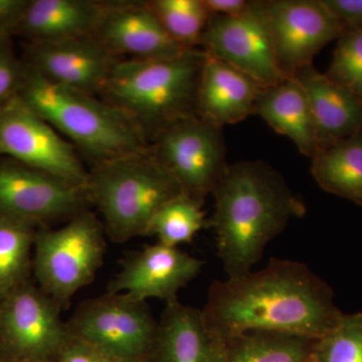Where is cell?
Segmentation results:
<instances>
[{"label": "cell", "mask_w": 362, "mask_h": 362, "mask_svg": "<svg viewBox=\"0 0 362 362\" xmlns=\"http://www.w3.org/2000/svg\"><path fill=\"white\" fill-rule=\"evenodd\" d=\"M204 51L264 86L286 78L279 68L270 35L252 1L247 13L213 16L202 35Z\"/></svg>", "instance_id": "12"}, {"label": "cell", "mask_w": 362, "mask_h": 362, "mask_svg": "<svg viewBox=\"0 0 362 362\" xmlns=\"http://www.w3.org/2000/svg\"><path fill=\"white\" fill-rule=\"evenodd\" d=\"M204 262L180 247L160 243L145 247L128 259L109 286V293L145 302L177 299L178 292L201 273Z\"/></svg>", "instance_id": "15"}, {"label": "cell", "mask_w": 362, "mask_h": 362, "mask_svg": "<svg viewBox=\"0 0 362 362\" xmlns=\"http://www.w3.org/2000/svg\"><path fill=\"white\" fill-rule=\"evenodd\" d=\"M265 23L279 68L294 77L314 57L343 33L321 0H255Z\"/></svg>", "instance_id": "10"}, {"label": "cell", "mask_w": 362, "mask_h": 362, "mask_svg": "<svg viewBox=\"0 0 362 362\" xmlns=\"http://www.w3.org/2000/svg\"><path fill=\"white\" fill-rule=\"evenodd\" d=\"M343 33L362 26V0H321Z\"/></svg>", "instance_id": "30"}, {"label": "cell", "mask_w": 362, "mask_h": 362, "mask_svg": "<svg viewBox=\"0 0 362 362\" xmlns=\"http://www.w3.org/2000/svg\"><path fill=\"white\" fill-rule=\"evenodd\" d=\"M311 160L312 176L324 192L362 206V129L319 149Z\"/></svg>", "instance_id": "22"}, {"label": "cell", "mask_w": 362, "mask_h": 362, "mask_svg": "<svg viewBox=\"0 0 362 362\" xmlns=\"http://www.w3.org/2000/svg\"><path fill=\"white\" fill-rule=\"evenodd\" d=\"M66 328L110 361L134 362L156 346L158 323L145 302L108 292L86 302Z\"/></svg>", "instance_id": "7"}, {"label": "cell", "mask_w": 362, "mask_h": 362, "mask_svg": "<svg viewBox=\"0 0 362 362\" xmlns=\"http://www.w3.org/2000/svg\"><path fill=\"white\" fill-rule=\"evenodd\" d=\"M18 97L93 163L150 150L132 120L108 102L49 82L26 65Z\"/></svg>", "instance_id": "4"}, {"label": "cell", "mask_w": 362, "mask_h": 362, "mask_svg": "<svg viewBox=\"0 0 362 362\" xmlns=\"http://www.w3.org/2000/svg\"><path fill=\"white\" fill-rule=\"evenodd\" d=\"M206 59L199 47L173 58L120 59L100 97L129 117L151 145L169 126L199 116Z\"/></svg>", "instance_id": "3"}, {"label": "cell", "mask_w": 362, "mask_h": 362, "mask_svg": "<svg viewBox=\"0 0 362 362\" xmlns=\"http://www.w3.org/2000/svg\"><path fill=\"white\" fill-rule=\"evenodd\" d=\"M33 240L30 226L0 218V295L23 285Z\"/></svg>", "instance_id": "26"}, {"label": "cell", "mask_w": 362, "mask_h": 362, "mask_svg": "<svg viewBox=\"0 0 362 362\" xmlns=\"http://www.w3.org/2000/svg\"><path fill=\"white\" fill-rule=\"evenodd\" d=\"M0 157L87 187L76 147L18 96L0 110Z\"/></svg>", "instance_id": "9"}, {"label": "cell", "mask_w": 362, "mask_h": 362, "mask_svg": "<svg viewBox=\"0 0 362 362\" xmlns=\"http://www.w3.org/2000/svg\"><path fill=\"white\" fill-rule=\"evenodd\" d=\"M150 148L183 192L202 202L214 192L230 165L223 128L199 116L169 126L156 136Z\"/></svg>", "instance_id": "8"}, {"label": "cell", "mask_w": 362, "mask_h": 362, "mask_svg": "<svg viewBox=\"0 0 362 362\" xmlns=\"http://www.w3.org/2000/svg\"><path fill=\"white\" fill-rule=\"evenodd\" d=\"M279 134L291 139L300 153L313 158L319 150L318 135L308 96L295 77L263 88L255 107Z\"/></svg>", "instance_id": "21"}, {"label": "cell", "mask_w": 362, "mask_h": 362, "mask_svg": "<svg viewBox=\"0 0 362 362\" xmlns=\"http://www.w3.org/2000/svg\"><path fill=\"white\" fill-rule=\"evenodd\" d=\"M26 64L16 56L11 37H0V110L18 96Z\"/></svg>", "instance_id": "29"}, {"label": "cell", "mask_w": 362, "mask_h": 362, "mask_svg": "<svg viewBox=\"0 0 362 362\" xmlns=\"http://www.w3.org/2000/svg\"><path fill=\"white\" fill-rule=\"evenodd\" d=\"M94 37L130 59L173 58L190 49L171 39L148 1H107Z\"/></svg>", "instance_id": "16"}, {"label": "cell", "mask_w": 362, "mask_h": 362, "mask_svg": "<svg viewBox=\"0 0 362 362\" xmlns=\"http://www.w3.org/2000/svg\"><path fill=\"white\" fill-rule=\"evenodd\" d=\"M59 354V362H113L87 343L70 334Z\"/></svg>", "instance_id": "31"}, {"label": "cell", "mask_w": 362, "mask_h": 362, "mask_svg": "<svg viewBox=\"0 0 362 362\" xmlns=\"http://www.w3.org/2000/svg\"><path fill=\"white\" fill-rule=\"evenodd\" d=\"M87 188L0 157V218L32 226L84 211Z\"/></svg>", "instance_id": "11"}, {"label": "cell", "mask_w": 362, "mask_h": 362, "mask_svg": "<svg viewBox=\"0 0 362 362\" xmlns=\"http://www.w3.org/2000/svg\"><path fill=\"white\" fill-rule=\"evenodd\" d=\"M325 75L362 100V26L340 35Z\"/></svg>", "instance_id": "28"}, {"label": "cell", "mask_w": 362, "mask_h": 362, "mask_svg": "<svg viewBox=\"0 0 362 362\" xmlns=\"http://www.w3.org/2000/svg\"><path fill=\"white\" fill-rule=\"evenodd\" d=\"M202 311L226 340L249 332L318 340L343 315L330 286L306 264L274 258L261 270L216 281Z\"/></svg>", "instance_id": "1"}, {"label": "cell", "mask_w": 362, "mask_h": 362, "mask_svg": "<svg viewBox=\"0 0 362 362\" xmlns=\"http://www.w3.org/2000/svg\"><path fill=\"white\" fill-rule=\"evenodd\" d=\"M120 59L94 35L28 42L25 63L54 84L97 96Z\"/></svg>", "instance_id": "13"}, {"label": "cell", "mask_w": 362, "mask_h": 362, "mask_svg": "<svg viewBox=\"0 0 362 362\" xmlns=\"http://www.w3.org/2000/svg\"><path fill=\"white\" fill-rule=\"evenodd\" d=\"M204 202L182 194L168 202L150 226L148 235H156L165 246L180 247L192 242L197 233L207 226Z\"/></svg>", "instance_id": "24"}, {"label": "cell", "mask_w": 362, "mask_h": 362, "mask_svg": "<svg viewBox=\"0 0 362 362\" xmlns=\"http://www.w3.org/2000/svg\"><path fill=\"white\" fill-rule=\"evenodd\" d=\"M61 310L42 289L21 285L4 297L0 331L21 354L40 357L61 352L69 337Z\"/></svg>", "instance_id": "14"}, {"label": "cell", "mask_w": 362, "mask_h": 362, "mask_svg": "<svg viewBox=\"0 0 362 362\" xmlns=\"http://www.w3.org/2000/svg\"><path fill=\"white\" fill-rule=\"evenodd\" d=\"M211 16H235L247 13L252 8L249 0H202Z\"/></svg>", "instance_id": "33"}, {"label": "cell", "mask_w": 362, "mask_h": 362, "mask_svg": "<svg viewBox=\"0 0 362 362\" xmlns=\"http://www.w3.org/2000/svg\"><path fill=\"white\" fill-rule=\"evenodd\" d=\"M148 4L175 42L185 49L201 45L211 20L202 0H152Z\"/></svg>", "instance_id": "25"}, {"label": "cell", "mask_w": 362, "mask_h": 362, "mask_svg": "<svg viewBox=\"0 0 362 362\" xmlns=\"http://www.w3.org/2000/svg\"><path fill=\"white\" fill-rule=\"evenodd\" d=\"M312 362H362V313L344 314L316 340Z\"/></svg>", "instance_id": "27"}, {"label": "cell", "mask_w": 362, "mask_h": 362, "mask_svg": "<svg viewBox=\"0 0 362 362\" xmlns=\"http://www.w3.org/2000/svg\"><path fill=\"white\" fill-rule=\"evenodd\" d=\"M315 343L280 333H245L228 340L226 362H312Z\"/></svg>", "instance_id": "23"}, {"label": "cell", "mask_w": 362, "mask_h": 362, "mask_svg": "<svg viewBox=\"0 0 362 362\" xmlns=\"http://www.w3.org/2000/svg\"><path fill=\"white\" fill-rule=\"evenodd\" d=\"M158 362H226L228 340L214 332L204 311L181 303H166L158 323Z\"/></svg>", "instance_id": "17"}, {"label": "cell", "mask_w": 362, "mask_h": 362, "mask_svg": "<svg viewBox=\"0 0 362 362\" xmlns=\"http://www.w3.org/2000/svg\"><path fill=\"white\" fill-rule=\"evenodd\" d=\"M106 4L98 0H28L13 35L30 42L90 37L96 32Z\"/></svg>", "instance_id": "20"}, {"label": "cell", "mask_w": 362, "mask_h": 362, "mask_svg": "<svg viewBox=\"0 0 362 362\" xmlns=\"http://www.w3.org/2000/svg\"><path fill=\"white\" fill-rule=\"evenodd\" d=\"M264 86L246 74L206 52L197 98V113L220 126L239 123L255 115V107Z\"/></svg>", "instance_id": "18"}, {"label": "cell", "mask_w": 362, "mask_h": 362, "mask_svg": "<svg viewBox=\"0 0 362 362\" xmlns=\"http://www.w3.org/2000/svg\"><path fill=\"white\" fill-rule=\"evenodd\" d=\"M28 0H0V37H13Z\"/></svg>", "instance_id": "32"}, {"label": "cell", "mask_w": 362, "mask_h": 362, "mask_svg": "<svg viewBox=\"0 0 362 362\" xmlns=\"http://www.w3.org/2000/svg\"><path fill=\"white\" fill-rule=\"evenodd\" d=\"M102 226L89 211H81L57 230L35 237V272L40 289L66 308L89 285L103 264Z\"/></svg>", "instance_id": "6"}, {"label": "cell", "mask_w": 362, "mask_h": 362, "mask_svg": "<svg viewBox=\"0 0 362 362\" xmlns=\"http://www.w3.org/2000/svg\"><path fill=\"white\" fill-rule=\"evenodd\" d=\"M308 96L315 120L319 149L362 129V100L320 73L313 64L294 76Z\"/></svg>", "instance_id": "19"}, {"label": "cell", "mask_w": 362, "mask_h": 362, "mask_svg": "<svg viewBox=\"0 0 362 362\" xmlns=\"http://www.w3.org/2000/svg\"><path fill=\"white\" fill-rule=\"evenodd\" d=\"M211 194V226L226 278L252 271L272 240L306 214L283 175L261 160L230 164Z\"/></svg>", "instance_id": "2"}, {"label": "cell", "mask_w": 362, "mask_h": 362, "mask_svg": "<svg viewBox=\"0 0 362 362\" xmlns=\"http://www.w3.org/2000/svg\"><path fill=\"white\" fill-rule=\"evenodd\" d=\"M86 188L90 202L103 218L107 233L116 243L148 235L157 213L185 194L151 148L95 164Z\"/></svg>", "instance_id": "5"}]
</instances>
